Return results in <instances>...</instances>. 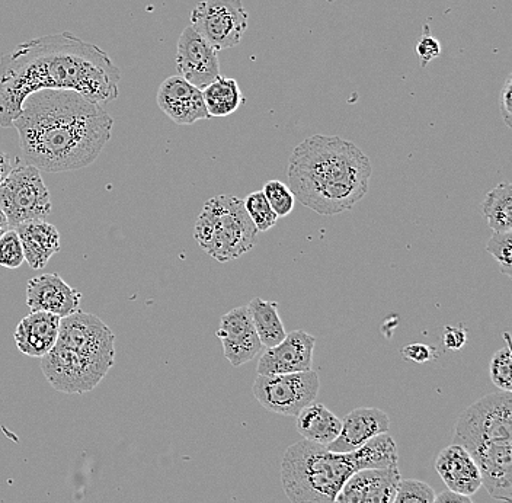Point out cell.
Masks as SVG:
<instances>
[{
    "instance_id": "cell-33",
    "label": "cell",
    "mask_w": 512,
    "mask_h": 503,
    "mask_svg": "<svg viewBox=\"0 0 512 503\" xmlns=\"http://www.w3.org/2000/svg\"><path fill=\"white\" fill-rule=\"evenodd\" d=\"M499 108H501V117L505 126L512 127V75L505 79L504 86L499 95Z\"/></svg>"
},
{
    "instance_id": "cell-34",
    "label": "cell",
    "mask_w": 512,
    "mask_h": 503,
    "mask_svg": "<svg viewBox=\"0 0 512 503\" xmlns=\"http://www.w3.org/2000/svg\"><path fill=\"white\" fill-rule=\"evenodd\" d=\"M444 346L450 351H459L467 344V332L463 326L454 328V326H446L443 332Z\"/></svg>"
},
{
    "instance_id": "cell-11",
    "label": "cell",
    "mask_w": 512,
    "mask_h": 503,
    "mask_svg": "<svg viewBox=\"0 0 512 503\" xmlns=\"http://www.w3.org/2000/svg\"><path fill=\"white\" fill-rule=\"evenodd\" d=\"M176 70L201 91L220 76L219 54L191 25L179 35Z\"/></svg>"
},
{
    "instance_id": "cell-26",
    "label": "cell",
    "mask_w": 512,
    "mask_h": 503,
    "mask_svg": "<svg viewBox=\"0 0 512 503\" xmlns=\"http://www.w3.org/2000/svg\"><path fill=\"white\" fill-rule=\"evenodd\" d=\"M245 204L246 213L251 217L252 223L255 224L258 232H268L277 223V214L272 210L271 205L268 204L264 192L255 191L251 192L248 197L243 200Z\"/></svg>"
},
{
    "instance_id": "cell-6",
    "label": "cell",
    "mask_w": 512,
    "mask_h": 503,
    "mask_svg": "<svg viewBox=\"0 0 512 503\" xmlns=\"http://www.w3.org/2000/svg\"><path fill=\"white\" fill-rule=\"evenodd\" d=\"M361 472L355 451L334 453L302 440L290 445L281 463V483L291 503H335L352 474Z\"/></svg>"
},
{
    "instance_id": "cell-27",
    "label": "cell",
    "mask_w": 512,
    "mask_h": 503,
    "mask_svg": "<svg viewBox=\"0 0 512 503\" xmlns=\"http://www.w3.org/2000/svg\"><path fill=\"white\" fill-rule=\"evenodd\" d=\"M268 204L271 205L274 213L277 214L278 219H283L291 214L296 204V197H294L288 185L281 181H270L262 188Z\"/></svg>"
},
{
    "instance_id": "cell-18",
    "label": "cell",
    "mask_w": 512,
    "mask_h": 503,
    "mask_svg": "<svg viewBox=\"0 0 512 503\" xmlns=\"http://www.w3.org/2000/svg\"><path fill=\"white\" fill-rule=\"evenodd\" d=\"M389 428L390 419L383 410L377 408L354 409L342 421L339 437L326 448L334 453H350V451L363 447L373 438L387 434Z\"/></svg>"
},
{
    "instance_id": "cell-2",
    "label": "cell",
    "mask_w": 512,
    "mask_h": 503,
    "mask_svg": "<svg viewBox=\"0 0 512 503\" xmlns=\"http://www.w3.org/2000/svg\"><path fill=\"white\" fill-rule=\"evenodd\" d=\"M12 127L27 165L59 173L92 165L110 142L114 120L78 92L46 89L25 99Z\"/></svg>"
},
{
    "instance_id": "cell-31",
    "label": "cell",
    "mask_w": 512,
    "mask_h": 503,
    "mask_svg": "<svg viewBox=\"0 0 512 503\" xmlns=\"http://www.w3.org/2000/svg\"><path fill=\"white\" fill-rule=\"evenodd\" d=\"M416 54L421 60L422 67L427 66L441 54V44L438 43L437 38L432 37L427 24L424 25V31L416 44Z\"/></svg>"
},
{
    "instance_id": "cell-36",
    "label": "cell",
    "mask_w": 512,
    "mask_h": 503,
    "mask_svg": "<svg viewBox=\"0 0 512 503\" xmlns=\"http://www.w3.org/2000/svg\"><path fill=\"white\" fill-rule=\"evenodd\" d=\"M12 171V163L9 156L0 150V184L5 181L6 176Z\"/></svg>"
},
{
    "instance_id": "cell-10",
    "label": "cell",
    "mask_w": 512,
    "mask_h": 503,
    "mask_svg": "<svg viewBox=\"0 0 512 503\" xmlns=\"http://www.w3.org/2000/svg\"><path fill=\"white\" fill-rule=\"evenodd\" d=\"M248 22L242 0H204L191 12V27L217 53L239 46Z\"/></svg>"
},
{
    "instance_id": "cell-37",
    "label": "cell",
    "mask_w": 512,
    "mask_h": 503,
    "mask_svg": "<svg viewBox=\"0 0 512 503\" xmlns=\"http://www.w3.org/2000/svg\"><path fill=\"white\" fill-rule=\"evenodd\" d=\"M11 224H9L8 217L3 213L2 208H0V237L5 235L8 230H11Z\"/></svg>"
},
{
    "instance_id": "cell-21",
    "label": "cell",
    "mask_w": 512,
    "mask_h": 503,
    "mask_svg": "<svg viewBox=\"0 0 512 503\" xmlns=\"http://www.w3.org/2000/svg\"><path fill=\"white\" fill-rule=\"evenodd\" d=\"M342 421L322 403H310L300 410L296 429L303 440L328 447L341 434Z\"/></svg>"
},
{
    "instance_id": "cell-17",
    "label": "cell",
    "mask_w": 512,
    "mask_h": 503,
    "mask_svg": "<svg viewBox=\"0 0 512 503\" xmlns=\"http://www.w3.org/2000/svg\"><path fill=\"white\" fill-rule=\"evenodd\" d=\"M435 470L450 492L472 496L482 488V476L472 454L460 444L448 445L435 460Z\"/></svg>"
},
{
    "instance_id": "cell-20",
    "label": "cell",
    "mask_w": 512,
    "mask_h": 503,
    "mask_svg": "<svg viewBox=\"0 0 512 503\" xmlns=\"http://www.w3.org/2000/svg\"><path fill=\"white\" fill-rule=\"evenodd\" d=\"M21 240L25 261L32 269L47 267L48 261L60 252V233L46 220H32L15 227Z\"/></svg>"
},
{
    "instance_id": "cell-19",
    "label": "cell",
    "mask_w": 512,
    "mask_h": 503,
    "mask_svg": "<svg viewBox=\"0 0 512 503\" xmlns=\"http://www.w3.org/2000/svg\"><path fill=\"white\" fill-rule=\"evenodd\" d=\"M59 316L47 312H31L16 326L15 342L19 352L31 358L46 357L56 345L60 331Z\"/></svg>"
},
{
    "instance_id": "cell-12",
    "label": "cell",
    "mask_w": 512,
    "mask_h": 503,
    "mask_svg": "<svg viewBox=\"0 0 512 503\" xmlns=\"http://www.w3.org/2000/svg\"><path fill=\"white\" fill-rule=\"evenodd\" d=\"M315 336L303 331L287 333L280 344L265 348L258 361V376L302 373L313 368Z\"/></svg>"
},
{
    "instance_id": "cell-28",
    "label": "cell",
    "mask_w": 512,
    "mask_h": 503,
    "mask_svg": "<svg viewBox=\"0 0 512 503\" xmlns=\"http://www.w3.org/2000/svg\"><path fill=\"white\" fill-rule=\"evenodd\" d=\"M435 492L430 485L421 480H400L392 503H434Z\"/></svg>"
},
{
    "instance_id": "cell-32",
    "label": "cell",
    "mask_w": 512,
    "mask_h": 503,
    "mask_svg": "<svg viewBox=\"0 0 512 503\" xmlns=\"http://www.w3.org/2000/svg\"><path fill=\"white\" fill-rule=\"evenodd\" d=\"M402 357L416 364H425L437 360L438 351L434 346L425 344H411L402 349Z\"/></svg>"
},
{
    "instance_id": "cell-3",
    "label": "cell",
    "mask_w": 512,
    "mask_h": 503,
    "mask_svg": "<svg viewBox=\"0 0 512 503\" xmlns=\"http://www.w3.org/2000/svg\"><path fill=\"white\" fill-rule=\"evenodd\" d=\"M371 175L366 153L338 136H310L297 144L288 160V188L320 216L352 210L366 197Z\"/></svg>"
},
{
    "instance_id": "cell-35",
    "label": "cell",
    "mask_w": 512,
    "mask_h": 503,
    "mask_svg": "<svg viewBox=\"0 0 512 503\" xmlns=\"http://www.w3.org/2000/svg\"><path fill=\"white\" fill-rule=\"evenodd\" d=\"M434 503H473V501L470 499V496L459 495V493L446 490V492L440 493V495H435Z\"/></svg>"
},
{
    "instance_id": "cell-9",
    "label": "cell",
    "mask_w": 512,
    "mask_h": 503,
    "mask_svg": "<svg viewBox=\"0 0 512 503\" xmlns=\"http://www.w3.org/2000/svg\"><path fill=\"white\" fill-rule=\"evenodd\" d=\"M320 389L316 371L258 376L252 392L262 408L283 416H297L300 410L315 402Z\"/></svg>"
},
{
    "instance_id": "cell-24",
    "label": "cell",
    "mask_w": 512,
    "mask_h": 503,
    "mask_svg": "<svg viewBox=\"0 0 512 503\" xmlns=\"http://www.w3.org/2000/svg\"><path fill=\"white\" fill-rule=\"evenodd\" d=\"M483 216L494 233L512 232V185L501 182L486 194L483 201Z\"/></svg>"
},
{
    "instance_id": "cell-15",
    "label": "cell",
    "mask_w": 512,
    "mask_h": 503,
    "mask_svg": "<svg viewBox=\"0 0 512 503\" xmlns=\"http://www.w3.org/2000/svg\"><path fill=\"white\" fill-rule=\"evenodd\" d=\"M400 480L398 466L361 470L345 482L335 503H392Z\"/></svg>"
},
{
    "instance_id": "cell-5",
    "label": "cell",
    "mask_w": 512,
    "mask_h": 503,
    "mask_svg": "<svg viewBox=\"0 0 512 503\" xmlns=\"http://www.w3.org/2000/svg\"><path fill=\"white\" fill-rule=\"evenodd\" d=\"M454 437L475 458L482 486L498 501L512 499V393L486 394L464 410Z\"/></svg>"
},
{
    "instance_id": "cell-8",
    "label": "cell",
    "mask_w": 512,
    "mask_h": 503,
    "mask_svg": "<svg viewBox=\"0 0 512 503\" xmlns=\"http://www.w3.org/2000/svg\"><path fill=\"white\" fill-rule=\"evenodd\" d=\"M0 208L11 227L50 216V191L44 184L40 169L31 165L12 168L0 184Z\"/></svg>"
},
{
    "instance_id": "cell-14",
    "label": "cell",
    "mask_w": 512,
    "mask_h": 503,
    "mask_svg": "<svg viewBox=\"0 0 512 503\" xmlns=\"http://www.w3.org/2000/svg\"><path fill=\"white\" fill-rule=\"evenodd\" d=\"M158 105L166 117L178 126H192L210 115L204 105L203 91L181 76H169L158 91Z\"/></svg>"
},
{
    "instance_id": "cell-13",
    "label": "cell",
    "mask_w": 512,
    "mask_h": 503,
    "mask_svg": "<svg viewBox=\"0 0 512 503\" xmlns=\"http://www.w3.org/2000/svg\"><path fill=\"white\" fill-rule=\"evenodd\" d=\"M216 336L222 341L224 357L233 367L248 364L262 349L248 306L236 307L223 315Z\"/></svg>"
},
{
    "instance_id": "cell-30",
    "label": "cell",
    "mask_w": 512,
    "mask_h": 503,
    "mask_svg": "<svg viewBox=\"0 0 512 503\" xmlns=\"http://www.w3.org/2000/svg\"><path fill=\"white\" fill-rule=\"evenodd\" d=\"M25 262L21 240L16 230L11 229L0 237V267L16 269Z\"/></svg>"
},
{
    "instance_id": "cell-7",
    "label": "cell",
    "mask_w": 512,
    "mask_h": 503,
    "mask_svg": "<svg viewBox=\"0 0 512 503\" xmlns=\"http://www.w3.org/2000/svg\"><path fill=\"white\" fill-rule=\"evenodd\" d=\"M258 233L243 200L233 195H217L206 201L194 227L198 246L222 264L251 251Z\"/></svg>"
},
{
    "instance_id": "cell-22",
    "label": "cell",
    "mask_w": 512,
    "mask_h": 503,
    "mask_svg": "<svg viewBox=\"0 0 512 503\" xmlns=\"http://www.w3.org/2000/svg\"><path fill=\"white\" fill-rule=\"evenodd\" d=\"M248 310L262 346L272 348L286 338L287 332L280 313H278L277 301H267L255 297L248 304Z\"/></svg>"
},
{
    "instance_id": "cell-23",
    "label": "cell",
    "mask_w": 512,
    "mask_h": 503,
    "mask_svg": "<svg viewBox=\"0 0 512 503\" xmlns=\"http://www.w3.org/2000/svg\"><path fill=\"white\" fill-rule=\"evenodd\" d=\"M203 99L210 118L229 117L245 102L238 82L224 76H219L203 89Z\"/></svg>"
},
{
    "instance_id": "cell-1",
    "label": "cell",
    "mask_w": 512,
    "mask_h": 503,
    "mask_svg": "<svg viewBox=\"0 0 512 503\" xmlns=\"http://www.w3.org/2000/svg\"><path fill=\"white\" fill-rule=\"evenodd\" d=\"M120 79L104 50L70 31L32 38L0 59V127L14 126L34 92L73 91L105 105L118 98Z\"/></svg>"
},
{
    "instance_id": "cell-4",
    "label": "cell",
    "mask_w": 512,
    "mask_h": 503,
    "mask_svg": "<svg viewBox=\"0 0 512 503\" xmlns=\"http://www.w3.org/2000/svg\"><path fill=\"white\" fill-rule=\"evenodd\" d=\"M115 364V335L99 317L78 312L63 317L59 338L41 371L51 387L66 394L92 392Z\"/></svg>"
},
{
    "instance_id": "cell-25",
    "label": "cell",
    "mask_w": 512,
    "mask_h": 503,
    "mask_svg": "<svg viewBox=\"0 0 512 503\" xmlns=\"http://www.w3.org/2000/svg\"><path fill=\"white\" fill-rule=\"evenodd\" d=\"M504 348L498 349L492 357L491 365H489V376L492 383L498 387L501 392H512V354L510 333L504 335Z\"/></svg>"
},
{
    "instance_id": "cell-16",
    "label": "cell",
    "mask_w": 512,
    "mask_h": 503,
    "mask_svg": "<svg viewBox=\"0 0 512 503\" xmlns=\"http://www.w3.org/2000/svg\"><path fill=\"white\" fill-rule=\"evenodd\" d=\"M82 294L59 274H43L27 284V306L32 312H47L60 319L78 312Z\"/></svg>"
},
{
    "instance_id": "cell-29",
    "label": "cell",
    "mask_w": 512,
    "mask_h": 503,
    "mask_svg": "<svg viewBox=\"0 0 512 503\" xmlns=\"http://www.w3.org/2000/svg\"><path fill=\"white\" fill-rule=\"evenodd\" d=\"M486 251L494 256L502 274L512 277V232L494 233Z\"/></svg>"
}]
</instances>
